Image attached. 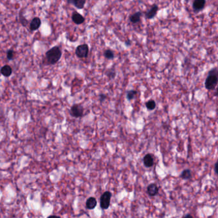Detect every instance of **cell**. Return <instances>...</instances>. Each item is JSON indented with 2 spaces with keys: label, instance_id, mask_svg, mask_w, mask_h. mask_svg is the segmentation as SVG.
<instances>
[{
  "label": "cell",
  "instance_id": "cell-17",
  "mask_svg": "<svg viewBox=\"0 0 218 218\" xmlns=\"http://www.w3.org/2000/svg\"><path fill=\"white\" fill-rule=\"evenodd\" d=\"M104 56L107 59H113L115 57L114 52L110 49H107L104 52Z\"/></svg>",
  "mask_w": 218,
  "mask_h": 218
},
{
  "label": "cell",
  "instance_id": "cell-4",
  "mask_svg": "<svg viewBox=\"0 0 218 218\" xmlns=\"http://www.w3.org/2000/svg\"><path fill=\"white\" fill-rule=\"evenodd\" d=\"M89 52L88 45L86 43L80 45L75 49V55L79 58H85L88 56Z\"/></svg>",
  "mask_w": 218,
  "mask_h": 218
},
{
  "label": "cell",
  "instance_id": "cell-8",
  "mask_svg": "<svg viewBox=\"0 0 218 218\" xmlns=\"http://www.w3.org/2000/svg\"><path fill=\"white\" fill-rule=\"evenodd\" d=\"M159 10V7L158 5H154L152 7L145 13V17L147 19H152L155 17Z\"/></svg>",
  "mask_w": 218,
  "mask_h": 218
},
{
  "label": "cell",
  "instance_id": "cell-11",
  "mask_svg": "<svg viewBox=\"0 0 218 218\" xmlns=\"http://www.w3.org/2000/svg\"><path fill=\"white\" fill-rule=\"evenodd\" d=\"M147 193L151 196L157 195L159 193V188L155 184H150L147 187Z\"/></svg>",
  "mask_w": 218,
  "mask_h": 218
},
{
  "label": "cell",
  "instance_id": "cell-7",
  "mask_svg": "<svg viewBox=\"0 0 218 218\" xmlns=\"http://www.w3.org/2000/svg\"><path fill=\"white\" fill-rule=\"evenodd\" d=\"M72 20L77 25H80L83 24L85 21V17L83 15L77 12H73L72 15Z\"/></svg>",
  "mask_w": 218,
  "mask_h": 218
},
{
  "label": "cell",
  "instance_id": "cell-13",
  "mask_svg": "<svg viewBox=\"0 0 218 218\" xmlns=\"http://www.w3.org/2000/svg\"><path fill=\"white\" fill-rule=\"evenodd\" d=\"M97 204V201L96 198L90 197L86 202V207L89 210H92L94 209Z\"/></svg>",
  "mask_w": 218,
  "mask_h": 218
},
{
  "label": "cell",
  "instance_id": "cell-9",
  "mask_svg": "<svg viewBox=\"0 0 218 218\" xmlns=\"http://www.w3.org/2000/svg\"><path fill=\"white\" fill-rule=\"evenodd\" d=\"M41 25V20L39 17H34L32 21L30 22L29 24V29L32 32H34V31L37 30Z\"/></svg>",
  "mask_w": 218,
  "mask_h": 218
},
{
  "label": "cell",
  "instance_id": "cell-5",
  "mask_svg": "<svg viewBox=\"0 0 218 218\" xmlns=\"http://www.w3.org/2000/svg\"><path fill=\"white\" fill-rule=\"evenodd\" d=\"M70 115L75 118L81 117L83 116L84 108L80 104H75L70 108Z\"/></svg>",
  "mask_w": 218,
  "mask_h": 218
},
{
  "label": "cell",
  "instance_id": "cell-1",
  "mask_svg": "<svg viewBox=\"0 0 218 218\" xmlns=\"http://www.w3.org/2000/svg\"><path fill=\"white\" fill-rule=\"evenodd\" d=\"M61 55V51L59 47H53V48L45 52L44 63L47 65H55L60 59Z\"/></svg>",
  "mask_w": 218,
  "mask_h": 218
},
{
  "label": "cell",
  "instance_id": "cell-6",
  "mask_svg": "<svg viewBox=\"0 0 218 218\" xmlns=\"http://www.w3.org/2000/svg\"><path fill=\"white\" fill-rule=\"evenodd\" d=\"M206 4V0H194L193 8L195 12H199L203 10Z\"/></svg>",
  "mask_w": 218,
  "mask_h": 218
},
{
  "label": "cell",
  "instance_id": "cell-12",
  "mask_svg": "<svg viewBox=\"0 0 218 218\" xmlns=\"http://www.w3.org/2000/svg\"><path fill=\"white\" fill-rule=\"evenodd\" d=\"M153 163H154V161H153L152 154H147L143 158V163L146 167L147 168L152 167L153 165Z\"/></svg>",
  "mask_w": 218,
  "mask_h": 218
},
{
  "label": "cell",
  "instance_id": "cell-22",
  "mask_svg": "<svg viewBox=\"0 0 218 218\" xmlns=\"http://www.w3.org/2000/svg\"><path fill=\"white\" fill-rule=\"evenodd\" d=\"M105 99H106V96L104 95H102V94L101 95V96H100V100H101V102L104 101Z\"/></svg>",
  "mask_w": 218,
  "mask_h": 218
},
{
  "label": "cell",
  "instance_id": "cell-23",
  "mask_svg": "<svg viewBox=\"0 0 218 218\" xmlns=\"http://www.w3.org/2000/svg\"><path fill=\"white\" fill-rule=\"evenodd\" d=\"M48 218H61V217L60 216H58L56 215H51V216H49Z\"/></svg>",
  "mask_w": 218,
  "mask_h": 218
},
{
  "label": "cell",
  "instance_id": "cell-10",
  "mask_svg": "<svg viewBox=\"0 0 218 218\" xmlns=\"http://www.w3.org/2000/svg\"><path fill=\"white\" fill-rule=\"evenodd\" d=\"M69 4L73 5L77 9H83L86 0H67Z\"/></svg>",
  "mask_w": 218,
  "mask_h": 218
},
{
  "label": "cell",
  "instance_id": "cell-15",
  "mask_svg": "<svg viewBox=\"0 0 218 218\" xmlns=\"http://www.w3.org/2000/svg\"><path fill=\"white\" fill-rule=\"evenodd\" d=\"M0 72L4 77H8L12 73V69L9 65H5L1 68Z\"/></svg>",
  "mask_w": 218,
  "mask_h": 218
},
{
  "label": "cell",
  "instance_id": "cell-14",
  "mask_svg": "<svg viewBox=\"0 0 218 218\" xmlns=\"http://www.w3.org/2000/svg\"><path fill=\"white\" fill-rule=\"evenodd\" d=\"M142 16V13L141 12H137L129 17L130 21L133 24H136L141 21V17Z\"/></svg>",
  "mask_w": 218,
  "mask_h": 218
},
{
  "label": "cell",
  "instance_id": "cell-26",
  "mask_svg": "<svg viewBox=\"0 0 218 218\" xmlns=\"http://www.w3.org/2000/svg\"><path fill=\"white\" fill-rule=\"evenodd\" d=\"M184 218H193V217L190 214H188V215H186Z\"/></svg>",
  "mask_w": 218,
  "mask_h": 218
},
{
  "label": "cell",
  "instance_id": "cell-24",
  "mask_svg": "<svg viewBox=\"0 0 218 218\" xmlns=\"http://www.w3.org/2000/svg\"><path fill=\"white\" fill-rule=\"evenodd\" d=\"M126 45L127 46H130V45H131V40H127V41L126 42Z\"/></svg>",
  "mask_w": 218,
  "mask_h": 218
},
{
  "label": "cell",
  "instance_id": "cell-25",
  "mask_svg": "<svg viewBox=\"0 0 218 218\" xmlns=\"http://www.w3.org/2000/svg\"><path fill=\"white\" fill-rule=\"evenodd\" d=\"M215 168V174H217V162H216L215 163V167H214Z\"/></svg>",
  "mask_w": 218,
  "mask_h": 218
},
{
  "label": "cell",
  "instance_id": "cell-19",
  "mask_svg": "<svg viewBox=\"0 0 218 218\" xmlns=\"http://www.w3.org/2000/svg\"><path fill=\"white\" fill-rule=\"evenodd\" d=\"M137 95V92L135 90H131L127 92V99L128 100H131L134 99Z\"/></svg>",
  "mask_w": 218,
  "mask_h": 218
},
{
  "label": "cell",
  "instance_id": "cell-2",
  "mask_svg": "<svg viewBox=\"0 0 218 218\" xmlns=\"http://www.w3.org/2000/svg\"><path fill=\"white\" fill-rule=\"evenodd\" d=\"M217 70L215 68L209 72V75L205 82V88L208 90H214L217 85Z\"/></svg>",
  "mask_w": 218,
  "mask_h": 218
},
{
  "label": "cell",
  "instance_id": "cell-18",
  "mask_svg": "<svg viewBox=\"0 0 218 218\" xmlns=\"http://www.w3.org/2000/svg\"><path fill=\"white\" fill-rule=\"evenodd\" d=\"M146 107L149 111H152L156 107V103L153 100H150L146 103Z\"/></svg>",
  "mask_w": 218,
  "mask_h": 218
},
{
  "label": "cell",
  "instance_id": "cell-21",
  "mask_svg": "<svg viewBox=\"0 0 218 218\" xmlns=\"http://www.w3.org/2000/svg\"><path fill=\"white\" fill-rule=\"evenodd\" d=\"M107 75L110 78V79H113V78H115V75H116V72L113 69V70H110V71H109L108 72L106 73Z\"/></svg>",
  "mask_w": 218,
  "mask_h": 218
},
{
  "label": "cell",
  "instance_id": "cell-20",
  "mask_svg": "<svg viewBox=\"0 0 218 218\" xmlns=\"http://www.w3.org/2000/svg\"><path fill=\"white\" fill-rule=\"evenodd\" d=\"M7 57L8 60H12L14 57V51L12 49H10L7 52Z\"/></svg>",
  "mask_w": 218,
  "mask_h": 218
},
{
  "label": "cell",
  "instance_id": "cell-3",
  "mask_svg": "<svg viewBox=\"0 0 218 218\" xmlns=\"http://www.w3.org/2000/svg\"><path fill=\"white\" fill-rule=\"evenodd\" d=\"M112 193L110 191L104 192L100 198V206L102 210H106L110 205Z\"/></svg>",
  "mask_w": 218,
  "mask_h": 218
},
{
  "label": "cell",
  "instance_id": "cell-16",
  "mask_svg": "<svg viewBox=\"0 0 218 218\" xmlns=\"http://www.w3.org/2000/svg\"><path fill=\"white\" fill-rule=\"evenodd\" d=\"M191 177H192L191 171L189 169L184 170L180 174V177L185 180L189 179L191 178Z\"/></svg>",
  "mask_w": 218,
  "mask_h": 218
}]
</instances>
